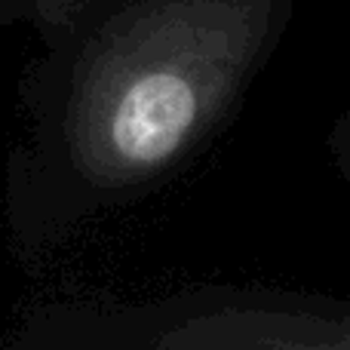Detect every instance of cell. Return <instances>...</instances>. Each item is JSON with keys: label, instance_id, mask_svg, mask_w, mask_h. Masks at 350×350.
<instances>
[{"label": "cell", "instance_id": "cell-1", "mask_svg": "<svg viewBox=\"0 0 350 350\" xmlns=\"http://www.w3.org/2000/svg\"><path fill=\"white\" fill-rule=\"evenodd\" d=\"M292 18L295 0H92L37 37L3 163L12 255L43 261L191 172L237 123Z\"/></svg>", "mask_w": 350, "mask_h": 350}, {"label": "cell", "instance_id": "cell-2", "mask_svg": "<svg viewBox=\"0 0 350 350\" xmlns=\"http://www.w3.org/2000/svg\"><path fill=\"white\" fill-rule=\"evenodd\" d=\"M6 347L22 350H350L345 298L277 286L203 283L135 301H53Z\"/></svg>", "mask_w": 350, "mask_h": 350}, {"label": "cell", "instance_id": "cell-3", "mask_svg": "<svg viewBox=\"0 0 350 350\" xmlns=\"http://www.w3.org/2000/svg\"><path fill=\"white\" fill-rule=\"evenodd\" d=\"M86 3L92 0H0V31L31 28L40 37Z\"/></svg>", "mask_w": 350, "mask_h": 350}]
</instances>
